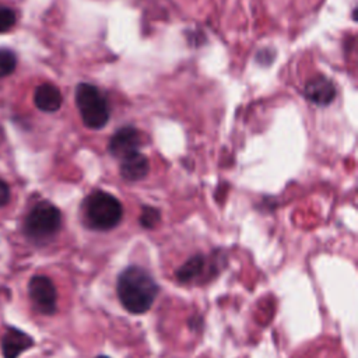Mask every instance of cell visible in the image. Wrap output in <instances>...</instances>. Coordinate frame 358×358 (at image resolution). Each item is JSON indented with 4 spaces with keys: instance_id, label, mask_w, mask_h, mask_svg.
Instances as JSON below:
<instances>
[{
    "instance_id": "15",
    "label": "cell",
    "mask_w": 358,
    "mask_h": 358,
    "mask_svg": "<svg viewBox=\"0 0 358 358\" xmlns=\"http://www.w3.org/2000/svg\"><path fill=\"white\" fill-rule=\"evenodd\" d=\"M8 200H10V187L3 179H0V207L6 206Z\"/></svg>"
},
{
    "instance_id": "6",
    "label": "cell",
    "mask_w": 358,
    "mask_h": 358,
    "mask_svg": "<svg viewBox=\"0 0 358 358\" xmlns=\"http://www.w3.org/2000/svg\"><path fill=\"white\" fill-rule=\"evenodd\" d=\"M141 145V136L140 131L133 126H123L113 133L108 143V151L119 158L123 159L124 157L138 151Z\"/></svg>"
},
{
    "instance_id": "8",
    "label": "cell",
    "mask_w": 358,
    "mask_h": 358,
    "mask_svg": "<svg viewBox=\"0 0 358 358\" xmlns=\"http://www.w3.org/2000/svg\"><path fill=\"white\" fill-rule=\"evenodd\" d=\"M34 345V338L13 326H8L1 338V352L4 358H18L24 351Z\"/></svg>"
},
{
    "instance_id": "1",
    "label": "cell",
    "mask_w": 358,
    "mask_h": 358,
    "mask_svg": "<svg viewBox=\"0 0 358 358\" xmlns=\"http://www.w3.org/2000/svg\"><path fill=\"white\" fill-rule=\"evenodd\" d=\"M116 291L122 306L127 312L143 315L152 306L158 295V284L145 268L129 266L117 275Z\"/></svg>"
},
{
    "instance_id": "17",
    "label": "cell",
    "mask_w": 358,
    "mask_h": 358,
    "mask_svg": "<svg viewBox=\"0 0 358 358\" xmlns=\"http://www.w3.org/2000/svg\"><path fill=\"white\" fill-rule=\"evenodd\" d=\"M96 358H109V357H106V355H99V357H96Z\"/></svg>"
},
{
    "instance_id": "2",
    "label": "cell",
    "mask_w": 358,
    "mask_h": 358,
    "mask_svg": "<svg viewBox=\"0 0 358 358\" xmlns=\"http://www.w3.org/2000/svg\"><path fill=\"white\" fill-rule=\"evenodd\" d=\"M83 218L85 225L94 231H109L120 224L123 207L113 194L95 190L83 201Z\"/></svg>"
},
{
    "instance_id": "14",
    "label": "cell",
    "mask_w": 358,
    "mask_h": 358,
    "mask_svg": "<svg viewBox=\"0 0 358 358\" xmlns=\"http://www.w3.org/2000/svg\"><path fill=\"white\" fill-rule=\"evenodd\" d=\"M15 24V14L11 8L0 7V34L8 31Z\"/></svg>"
},
{
    "instance_id": "11",
    "label": "cell",
    "mask_w": 358,
    "mask_h": 358,
    "mask_svg": "<svg viewBox=\"0 0 358 358\" xmlns=\"http://www.w3.org/2000/svg\"><path fill=\"white\" fill-rule=\"evenodd\" d=\"M204 267V256L201 255H194L186 263H183L175 273L178 281L180 282H187L194 278H197Z\"/></svg>"
},
{
    "instance_id": "3",
    "label": "cell",
    "mask_w": 358,
    "mask_h": 358,
    "mask_svg": "<svg viewBox=\"0 0 358 358\" xmlns=\"http://www.w3.org/2000/svg\"><path fill=\"white\" fill-rule=\"evenodd\" d=\"M76 105L85 127L98 130L109 122V103L94 84L80 83L76 87Z\"/></svg>"
},
{
    "instance_id": "12",
    "label": "cell",
    "mask_w": 358,
    "mask_h": 358,
    "mask_svg": "<svg viewBox=\"0 0 358 358\" xmlns=\"http://www.w3.org/2000/svg\"><path fill=\"white\" fill-rule=\"evenodd\" d=\"M17 66V57L10 49L0 48V77H6L14 71Z\"/></svg>"
},
{
    "instance_id": "7",
    "label": "cell",
    "mask_w": 358,
    "mask_h": 358,
    "mask_svg": "<svg viewBox=\"0 0 358 358\" xmlns=\"http://www.w3.org/2000/svg\"><path fill=\"white\" fill-rule=\"evenodd\" d=\"M303 95L309 102L317 106H327L336 98V87L327 77L316 76L305 84Z\"/></svg>"
},
{
    "instance_id": "5",
    "label": "cell",
    "mask_w": 358,
    "mask_h": 358,
    "mask_svg": "<svg viewBox=\"0 0 358 358\" xmlns=\"http://www.w3.org/2000/svg\"><path fill=\"white\" fill-rule=\"evenodd\" d=\"M28 295L36 312L53 315L57 308V292L53 281L48 275H34L28 282Z\"/></svg>"
},
{
    "instance_id": "16",
    "label": "cell",
    "mask_w": 358,
    "mask_h": 358,
    "mask_svg": "<svg viewBox=\"0 0 358 358\" xmlns=\"http://www.w3.org/2000/svg\"><path fill=\"white\" fill-rule=\"evenodd\" d=\"M270 53H273V50H268V49H262V50H259V53L256 55L257 62H259L260 64H264V66L270 64V63L274 60V57H270V56H268Z\"/></svg>"
},
{
    "instance_id": "10",
    "label": "cell",
    "mask_w": 358,
    "mask_h": 358,
    "mask_svg": "<svg viewBox=\"0 0 358 358\" xmlns=\"http://www.w3.org/2000/svg\"><path fill=\"white\" fill-rule=\"evenodd\" d=\"M34 102L36 108L43 112H56L62 106L63 96L56 85L45 83L36 87L34 94Z\"/></svg>"
},
{
    "instance_id": "9",
    "label": "cell",
    "mask_w": 358,
    "mask_h": 358,
    "mask_svg": "<svg viewBox=\"0 0 358 358\" xmlns=\"http://www.w3.org/2000/svg\"><path fill=\"white\" fill-rule=\"evenodd\" d=\"M120 175L123 179L129 182H137L144 179L150 172V162L145 155H143L140 151H136L123 159H120Z\"/></svg>"
},
{
    "instance_id": "13",
    "label": "cell",
    "mask_w": 358,
    "mask_h": 358,
    "mask_svg": "<svg viewBox=\"0 0 358 358\" xmlns=\"http://www.w3.org/2000/svg\"><path fill=\"white\" fill-rule=\"evenodd\" d=\"M159 218H161V214H159L158 208L151 207V206H144L141 208L140 224L143 228H147V229L154 228L159 222Z\"/></svg>"
},
{
    "instance_id": "4",
    "label": "cell",
    "mask_w": 358,
    "mask_h": 358,
    "mask_svg": "<svg viewBox=\"0 0 358 358\" xmlns=\"http://www.w3.org/2000/svg\"><path fill=\"white\" fill-rule=\"evenodd\" d=\"M62 227V214L49 201H41L32 207L24 221V232L35 243L50 241Z\"/></svg>"
}]
</instances>
